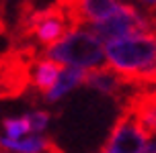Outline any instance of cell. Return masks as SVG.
Segmentation results:
<instances>
[{
  "instance_id": "1",
  "label": "cell",
  "mask_w": 156,
  "mask_h": 153,
  "mask_svg": "<svg viewBox=\"0 0 156 153\" xmlns=\"http://www.w3.org/2000/svg\"><path fill=\"white\" fill-rule=\"evenodd\" d=\"M105 61L107 68H111L121 78L132 76L136 72L156 65V35H133L105 43Z\"/></svg>"
},
{
  "instance_id": "2",
  "label": "cell",
  "mask_w": 156,
  "mask_h": 153,
  "mask_svg": "<svg viewBox=\"0 0 156 153\" xmlns=\"http://www.w3.org/2000/svg\"><path fill=\"white\" fill-rule=\"evenodd\" d=\"M39 55L45 59L58 61L66 68H76L84 72L101 69L107 65L103 45L86 29H72L64 37V41H60L51 49L39 51Z\"/></svg>"
},
{
  "instance_id": "3",
  "label": "cell",
  "mask_w": 156,
  "mask_h": 153,
  "mask_svg": "<svg viewBox=\"0 0 156 153\" xmlns=\"http://www.w3.org/2000/svg\"><path fill=\"white\" fill-rule=\"evenodd\" d=\"M39 57L35 45H8L0 53V100H16L29 92L31 69Z\"/></svg>"
},
{
  "instance_id": "4",
  "label": "cell",
  "mask_w": 156,
  "mask_h": 153,
  "mask_svg": "<svg viewBox=\"0 0 156 153\" xmlns=\"http://www.w3.org/2000/svg\"><path fill=\"white\" fill-rule=\"evenodd\" d=\"M82 29L88 31L101 45L111 43V41H117V39H123V37L152 33L150 23L142 16L140 10L133 6V4H129V2H123V6L119 8L115 15H111L109 18L99 21V23H93V25H86Z\"/></svg>"
},
{
  "instance_id": "5",
  "label": "cell",
  "mask_w": 156,
  "mask_h": 153,
  "mask_svg": "<svg viewBox=\"0 0 156 153\" xmlns=\"http://www.w3.org/2000/svg\"><path fill=\"white\" fill-rule=\"evenodd\" d=\"M150 141L152 139L142 131L140 125L127 112H121L111 127L109 137L97 153H142L150 145Z\"/></svg>"
},
{
  "instance_id": "6",
  "label": "cell",
  "mask_w": 156,
  "mask_h": 153,
  "mask_svg": "<svg viewBox=\"0 0 156 153\" xmlns=\"http://www.w3.org/2000/svg\"><path fill=\"white\" fill-rule=\"evenodd\" d=\"M54 4L64 10L72 29L105 21L123 6L121 0H55Z\"/></svg>"
},
{
  "instance_id": "7",
  "label": "cell",
  "mask_w": 156,
  "mask_h": 153,
  "mask_svg": "<svg viewBox=\"0 0 156 153\" xmlns=\"http://www.w3.org/2000/svg\"><path fill=\"white\" fill-rule=\"evenodd\" d=\"M119 108L132 116L150 139L156 137V90L129 92Z\"/></svg>"
},
{
  "instance_id": "8",
  "label": "cell",
  "mask_w": 156,
  "mask_h": 153,
  "mask_svg": "<svg viewBox=\"0 0 156 153\" xmlns=\"http://www.w3.org/2000/svg\"><path fill=\"white\" fill-rule=\"evenodd\" d=\"M64 69L62 63L58 61H51V59H45L39 55L35 63H33V69H31V84H29V96H31V102H37V100H43L54 90L55 82H58V76L60 72Z\"/></svg>"
},
{
  "instance_id": "9",
  "label": "cell",
  "mask_w": 156,
  "mask_h": 153,
  "mask_svg": "<svg viewBox=\"0 0 156 153\" xmlns=\"http://www.w3.org/2000/svg\"><path fill=\"white\" fill-rule=\"evenodd\" d=\"M82 86H90V88H94L97 92H101L105 96H111L117 104H121L125 100V96L129 94L123 84V80H121V76L115 74L107 65L101 69H88V72H84Z\"/></svg>"
},
{
  "instance_id": "10",
  "label": "cell",
  "mask_w": 156,
  "mask_h": 153,
  "mask_svg": "<svg viewBox=\"0 0 156 153\" xmlns=\"http://www.w3.org/2000/svg\"><path fill=\"white\" fill-rule=\"evenodd\" d=\"M82 78H84V69L66 68L64 65V69L58 76V82H55L54 90L43 98V102H58L62 96H66L70 90H74L76 86H82Z\"/></svg>"
},
{
  "instance_id": "11",
  "label": "cell",
  "mask_w": 156,
  "mask_h": 153,
  "mask_svg": "<svg viewBox=\"0 0 156 153\" xmlns=\"http://www.w3.org/2000/svg\"><path fill=\"white\" fill-rule=\"evenodd\" d=\"M2 127H4V131H6L8 139H21V137L31 135V127H29L27 115L19 116V118H4V121H2Z\"/></svg>"
},
{
  "instance_id": "12",
  "label": "cell",
  "mask_w": 156,
  "mask_h": 153,
  "mask_svg": "<svg viewBox=\"0 0 156 153\" xmlns=\"http://www.w3.org/2000/svg\"><path fill=\"white\" fill-rule=\"evenodd\" d=\"M27 118H29L31 135H43V131L47 129V122L51 118V112H47V110H35L31 115H27Z\"/></svg>"
},
{
  "instance_id": "13",
  "label": "cell",
  "mask_w": 156,
  "mask_h": 153,
  "mask_svg": "<svg viewBox=\"0 0 156 153\" xmlns=\"http://www.w3.org/2000/svg\"><path fill=\"white\" fill-rule=\"evenodd\" d=\"M2 35H8V23L6 18H0V37Z\"/></svg>"
},
{
  "instance_id": "14",
  "label": "cell",
  "mask_w": 156,
  "mask_h": 153,
  "mask_svg": "<svg viewBox=\"0 0 156 153\" xmlns=\"http://www.w3.org/2000/svg\"><path fill=\"white\" fill-rule=\"evenodd\" d=\"M4 12H6V0H0V18H4Z\"/></svg>"
},
{
  "instance_id": "15",
  "label": "cell",
  "mask_w": 156,
  "mask_h": 153,
  "mask_svg": "<svg viewBox=\"0 0 156 153\" xmlns=\"http://www.w3.org/2000/svg\"><path fill=\"white\" fill-rule=\"evenodd\" d=\"M142 153H156V141H154V143H150V145L146 147Z\"/></svg>"
},
{
  "instance_id": "16",
  "label": "cell",
  "mask_w": 156,
  "mask_h": 153,
  "mask_svg": "<svg viewBox=\"0 0 156 153\" xmlns=\"http://www.w3.org/2000/svg\"><path fill=\"white\" fill-rule=\"evenodd\" d=\"M33 2H35V0H33Z\"/></svg>"
}]
</instances>
